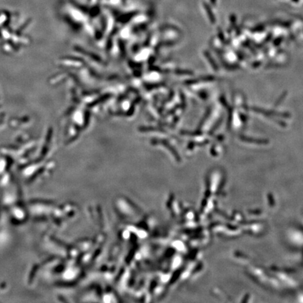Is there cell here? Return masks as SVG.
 <instances>
[{
	"instance_id": "7a4b0ae2",
	"label": "cell",
	"mask_w": 303,
	"mask_h": 303,
	"mask_svg": "<svg viewBox=\"0 0 303 303\" xmlns=\"http://www.w3.org/2000/svg\"><path fill=\"white\" fill-rule=\"evenodd\" d=\"M210 1H211V2L213 3V4H215V0H210Z\"/></svg>"
},
{
	"instance_id": "6da1fadb",
	"label": "cell",
	"mask_w": 303,
	"mask_h": 303,
	"mask_svg": "<svg viewBox=\"0 0 303 303\" xmlns=\"http://www.w3.org/2000/svg\"><path fill=\"white\" fill-rule=\"evenodd\" d=\"M204 5H205V8H206V9L207 11V13H208V15H209L210 21L213 22V23H214V22H215V18H214V15H213V13H211V10H210V7L208 6V5H207L206 4H204Z\"/></svg>"
}]
</instances>
